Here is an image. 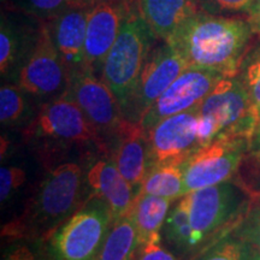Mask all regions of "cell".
Returning <instances> with one entry per match:
<instances>
[{"instance_id":"obj_1","label":"cell","mask_w":260,"mask_h":260,"mask_svg":"<svg viewBox=\"0 0 260 260\" xmlns=\"http://www.w3.org/2000/svg\"><path fill=\"white\" fill-rule=\"evenodd\" d=\"M92 161L68 160L47 169L23 210L3 225V239L46 240L94 197L87 177Z\"/></svg>"},{"instance_id":"obj_2","label":"cell","mask_w":260,"mask_h":260,"mask_svg":"<svg viewBox=\"0 0 260 260\" xmlns=\"http://www.w3.org/2000/svg\"><path fill=\"white\" fill-rule=\"evenodd\" d=\"M248 18L217 16L201 11L167 40L188 67L235 77L254 37Z\"/></svg>"},{"instance_id":"obj_3","label":"cell","mask_w":260,"mask_h":260,"mask_svg":"<svg viewBox=\"0 0 260 260\" xmlns=\"http://www.w3.org/2000/svg\"><path fill=\"white\" fill-rule=\"evenodd\" d=\"M22 141L31 149L45 170L68 161V155L106 154L95 129L67 93L42 104L30 125L21 132Z\"/></svg>"},{"instance_id":"obj_4","label":"cell","mask_w":260,"mask_h":260,"mask_svg":"<svg viewBox=\"0 0 260 260\" xmlns=\"http://www.w3.org/2000/svg\"><path fill=\"white\" fill-rule=\"evenodd\" d=\"M188 198L194 259L236 229L253 195L245 186L229 180L191 191Z\"/></svg>"},{"instance_id":"obj_5","label":"cell","mask_w":260,"mask_h":260,"mask_svg":"<svg viewBox=\"0 0 260 260\" xmlns=\"http://www.w3.org/2000/svg\"><path fill=\"white\" fill-rule=\"evenodd\" d=\"M201 147L219 138L254 136L260 119L248 93L237 76L223 77L199 107Z\"/></svg>"},{"instance_id":"obj_6","label":"cell","mask_w":260,"mask_h":260,"mask_svg":"<svg viewBox=\"0 0 260 260\" xmlns=\"http://www.w3.org/2000/svg\"><path fill=\"white\" fill-rule=\"evenodd\" d=\"M157 42L158 39L142 17L138 3L126 16L102 73V79L115 94L121 109L134 89Z\"/></svg>"},{"instance_id":"obj_7","label":"cell","mask_w":260,"mask_h":260,"mask_svg":"<svg viewBox=\"0 0 260 260\" xmlns=\"http://www.w3.org/2000/svg\"><path fill=\"white\" fill-rule=\"evenodd\" d=\"M113 222L109 204L94 195L47 237L51 259L94 260Z\"/></svg>"},{"instance_id":"obj_8","label":"cell","mask_w":260,"mask_h":260,"mask_svg":"<svg viewBox=\"0 0 260 260\" xmlns=\"http://www.w3.org/2000/svg\"><path fill=\"white\" fill-rule=\"evenodd\" d=\"M249 147L248 139L219 138L195 151L181 165L186 194L232 180Z\"/></svg>"},{"instance_id":"obj_9","label":"cell","mask_w":260,"mask_h":260,"mask_svg":"<svg viewBox=\"0 0 260 260\" xmlns=\"http://www.w3.org/2000/svg\"><path fill=\"white\" fill-rule=\"evenodd\" d=\"M65 93L87 116L109 155L110 146L126 122L115 94L102 77L87 69L70 75Z\"/></svg>"},{"instance_id":"obj_10","label":"cell","mask_w":260,"mask_h":260,"mask_svg":"<svg viewBox=\"0 0 260 260\" xmlns=\"http://www.w3.org/2000/svg\"><path fill=\"white\" fill-rule=\"evenodd\" d=\"M188 68L186 60L168 41H158L128 100L122 106L126 121L140 123L146 112Z\"/></svg>"},{"instance_id":"obj_11","label":"cell","mask_w":260,"mask_h":260,"mask_svg":"<svg viewBox=\"0 0 260 260\" xmlns=\"http://www.w3.org/2000/svg\"><path fill=\"white\" fill-rule=\"evenodd\" d=\"M15 83L42 104L67 92L69 74L52 39L47 21H42L37 45L22 65Z\"/></svg>"},{"instance_id":"obj_12","label":"cell","mask_w":260,"mask_h":260,"mask_svg":"<svg viewBox=\"0 0 260 260\" xmlns=\"http://www.w3.org/2000/svg\"><path fill=\"white\" fill-rule=\"evenodd\" d=\"M139 0H90L84 68L102 77L103 67L130 10Z\"/></svg>"},{"instance_id":"obj_13","label":"cell","mask_w":260,"mask_h":260,"mask_svg":"<svg viewBox=\"0 0 260 260\" xmlns=\"http://www.w3.org/2000/svg\"><path fill=\"white\" fill-rule=\"evenodd\" d=\"M223 77L216 71L188 67L140 121L144 132L164 118L199 107Z\"/></svg>"},{"instance_id":"obj_14","label":"cell","mask_w":260,"mask_h":260,"mask_svg":"<svg viewBox=\"0 0 260 260\" xmlns=\"http://www.w3.org/2000/svg\"><path fill=\"white\" fill-rule=\"evenodd\" d=\"M199 107L164 118L145 132L148 141L149 168L167 161L182 162L201 148L198 135Z\"/></svg>"},{"instance_id":"obj_15","label":"cell","mask_w":260,"mask_h":260,"mask_svg":"<svg viewBox=\"0 0 260 260\" xmlns=\"http://www.w3.org/2000/svg\"><path fill=\"white\" fill-rule=\"evenodd\" d=\"M42 21L16 10L2 12L0 74L5 83H15L22 65L37 45Z\"/></svg>"},{"instance_id":"obj_16","label":"cell","mask_w":260,"mask_h":260,"mask_svg":"<svg viewBox=\"0 0 260 260\" xmlns=\"http://www.w3.org/2000/svg\"><path fill=\"white\" fill-rule=\"evenodd\" d=\"M90 2L71 0V4L57 17L48 22L52 39L61 59L71 74L84 68V44Z\"/></svg>"},{"instance_id":"obj_17","label":"cell","mask_w":260,"mask_h":260,"mask_svg":"<svg viewBox=\"0 0 260 260\" xmlns=\"http://www.w3.org/2000/svg\"><path fill=\"white\" fill-rule=\"evenodd\" d=\"M109 157L115 160L117 168L138 197L149 169L147 136L140 123H124L110 146Z\"/></svg>"},{"instance_id":"obj_18","label":"cell","mask_w":260,"mask_h":260,"mask_svg":"<svg viewBox=\"0 0 260 260\" xmlns=\"http://www.w3.org/2000/svg\"><path fill=\"white\" fill-rule=\"evenodd\" d=\"M87 177L93 194L105 200L111 207L113 219L121 218L129 212L136 198L135 190L111 157L102 154L100 158L94 159L88 168Z\"/></svg>"},{"instance_id":"obj_19","label":"cell","mask_w":260,"mask_h":260,"mask_svg":"<svg viewBox=\"0 0 260 260\" xmlns=\"http://www.w3.org/2000/svg\"><path fill=\"white\" fill-rule=\"evenodd\" d=\"M142 17L158 41H167L191 17L203 11L197 0H139Z\"/></svg>"},{"instance_id":"obj_20","label":"cell","mask_w":260,"mask_h":260,"mask_svg":"<svg viewBox=\"0 0 260 260\" xmlns=\"http://www.w3.org/2000/svg\"><path fill=\"white\" fill-rule=\"evenodd\" d=\"M42 103L16 83L0 88V123L4 129L22 132L38 116Z\"/></svg>"},{"instance_id":"obj_21","label":"cell","mask_w":260,"mask_h":260,"mask_svg":"<svg viewBox=\"0 0 260 260\" xmlns=\"http://www.w3.org/2000/svg\"><path fill=\"white\" fill-rule=\"evenodd\" d=\"M191 225L189 219V198L188 194L174 201L161 230V241L169 251L178 259H193Z\"/></svg>"},{"instance_id":"obj_22","label":"cell","mask_w":260,"mask_h":260,"mask_svg":"<svg viewBox=\"0 0 260 260\" xmlns=\"http://www.w3.org/2000/svg\"><path fill=\"white\" fill-rule=\"evenodd\" d=\"M176 201V200H175ZM174 201L157 195L140 193L133 201L129 213L141 240V245L161 240V230Z\"/></svg>"},{"instance_id":"obj_23","label":"cell","mask_w":260,"mask_h":260,"mask_svg":"<svg viewBox=\"0 0 260 260\" xmlns=\"http://www.w3.org/2000/svg\"><path fill=\"white\" fill-rule=\"evenodd\" d=\"M141 240L128 212L113 222L94 260H136Z\"/></svg>"},{"instance_id":"obj_24","label":"cell","mask_w":260,"mask_h":260,"mask_svg":"<svg viewBox=\"0 0 260 260\" xmlns=\"http://www.w3.org/2000/svg\"><path fill=\"white\" fill-rule=\"evenodd\" d=\"M181 161H167L148 169L140 193L157 195L172 201L186 195Z\"/></svg>"},{"instance_id":"obj_25","label":"cell","mask_w":260,"mask_h":260,"mask_svg":"<svg viewBox=\"0 0 260 260\" xmlns=\"http://www.w3.org/2000/svg\"><path fill=\"white\" fill-rule=\"evenodd\" d=\"M29 182V170L24 161L6 160L0 168V200L4 209L24 191Z\"/></svg>"},{"instance_id":"obj_26","label":"cell","mask_w":260,"mask_h":260,"mask_svg":"<svg viewBox=\"0 0 260 260\" xmlns=\"http://www.w3.org/2000/svg\"><path fill=\"white\" fill-rule=\"evenodd\" d=\"M253 252L254 247L232 233L191 260H251Z\"/></svg>"},{"instance_id":"obj_27","label":"cell","mask_w":260,"mask_h":260,"mask_svg":"<svg viewBox=\"0 0 260 260\" xmlns=\"http://www.w3.org/2000/svg\"><path fill=\"white\" fill-rule=\"evenodd\" d=\"M260 119V44L252 46L237 74Z\"/></svg>"},{"instance_id":"obj_28","label":"cell","mask_w":260,"mask_h":260,"mask_svg":"<svg viewBox=\"0 0 260 260\" xmlns=\"http://www.w3.org/2000/svg\"><path fill=\"white\" fill-rule=\"evenodd\" d=\"M2 260H52L45 239L8 240Z\"/></svg>"},{"instance_id":"obj_29","label":"cell","mask_w":260,"mask_h":260,"mask_svg":"<svg viewBox=\"0 0 260 260\" xmlns=\"http://www.w3.org/2000/svg\"><path fill=\"white\" fill-rule=\"evenodd\" d=\"M12 10L40 21H51L71 4V0H9Z\"/></svg>"},{"instance_id":"obj_30","label":"cell","mask_w":260,"mask_h":260,"mask_svg":"<svg viewBox=\"0 0 260 260\" xmlns=\"http://www.w3.org/2000/svg\"><path fill=\"white\" fill-rule=\"evenodd\" d=\"M233 234L260 249V198L255 199L253 195L248 211Z\"/></svg>"},{"instance_id":"obj_31","label":"cell","mask_w":260,"mask_h":260,"mask_svg":"<svg viewBox=\"0 0 260 260\" xmlns=\"http://www.w3.org/2000/svg\"><path fill=\"white\" fill-rule=\"evenodd\" d=\"M204 12L217 16L249 15L253 0H197Z\"/></svg>"},{"instance_id":"obj_32","label":"cell","mask_w":260,"mask_h":260,"mask_svg":"<svg viewBox=\"0 0 260 260\" xmlns=\"http://www.w3.org/2000/svg\"><path fill=\"white\" fill-rule=\"evenodd\" d=\"M136 260H181L162 245L161 240H153L140 246Z\"/></svg>"},{"instance_id":"obj_33","label":"cell","mask_w":260,"mask_h":260,"mask_svg":"<svg viewBox=\"0 0 260 260\" xmlns=\"http://www.w3.org/2000/svg\"><path fill=\"white\" fill-rule=\"evenodd\" d=\"M247 157H248V164L249 167H252L253 172L260 175V124L253 136Z\"/></svg>"},{"instance_id":"obj_34","label":"cell","mask_w":260,"mask_h":260,"mask_svg":"<svg viewBox=\"0 0 260 260\" xmlns=\"http://www.w3.org/2000/svg\"><path fill=\"white\" fill-rule=\"evenodd\" d=\"M248 21L253 30H254V34L260 37V0H253L251 12L248 15Z\"/></svg>"},{"instance_id":"obj_35","label":"cell","mask_w":260,"mask_h":260,"mask_svg":"<svg viewBox=\"0 0 260 260\" xmlns=\"http://www.w3.org/2000/svg\"><path fill=\"white\" fill-rule=\"evenodd\" d=\"M251 260H260V249L255 248V247H254V252H253V255H252Z\"/></svg>"},{"instance_id":"obj_36","label":"cell","mask_w":260,"mask_h":260,"mask_svg":"<svg viewBox=\"0 0 260 260\" xmlns=\"http://www.w3.org/2000/svg\"><path fill=\"white\" fill-rule=\"evenodd\" d=\"M82 2H90V0H82Z\"/></svg>"},{"instance_id":"obj_37","label":"cell","mask_w":260,"mask_h":260,"mask_svg":"<svg viewBox=\"0 0 260 260\" xmlns=\"http://www.w3.org/2000/svg\"><path fill=\"white\" fill-rule=\"evenodd\" d=\"M3 2H5V0H3Z\"/></svg>"},{"instance_id":"obj_38","label":"cell","mask_w":260,"mask_h":260,"mask_svg":"<svg viewBox=\"0 0 260 260\" xmlns=\"http://www.w3.org/2000/svg\"><path fill=\"white\" fill-rule=\"evenodd\" d=\"M259 124H260V123H259Z\"/></svg>"}]
</instances>
